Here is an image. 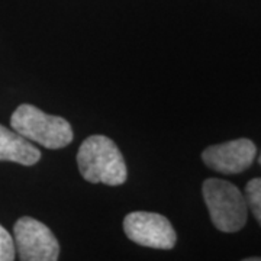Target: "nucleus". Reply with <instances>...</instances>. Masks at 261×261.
<instances>
[{
    "instance_id": "obj_5",
    "label": "nucleus",
    "mask_w": 261,
    "mask_h": 261,
    "mask_svg": "<svg viewBox=\"0 0 261 261\" xmlns=\"http://www.w3.org/2000/svg\"><path fill=\"white\" fill-rule=\"evenodd\" d=\"M123 231L132 243L157 248V250H171L177 235L166 216L155 212H132L123 219Z\"/></svg>"
},
{
    "instance_id": "obj_6",
    "label": "nucleus",
    "mask_w": 261,
    "mask_h": 261,
    "mask_svg": "<svg viewBox=\"0 0 261 261\" xmlns=\"http://www.w3.org/2000/svg\"><path fill=\"white\" fill-rule=\"evenodd\" d=\"M257 148L251 140L228 141L224 144L212 145L202 152V160L206 166L222 174L243 173L252 164Z\"/></svg>"
},
{
    "instance_id": "obj_9",
    "label": "nucleus",
    "mask_w": 261,
    "mask_h": 261,
    "mask_svg": "<svg viewBox=\"0 0 261 261\" xmlns=\"http://www.w3.org/2000/svg\"><path fill=\"white\" fill-rule=\"evenodd\" d=\"M16 255V247L15 240L2 225H0V261L15 260Z\"/></svg>"
},
{
    "instance_id": "obj_1",
    "label": "nucleus",
    "mask_w": 261,
    "mask_h": 261,
    "mask_svg": "<svg viewBox=\"0 0 261 261\" xmlns=\"http://www.w3.org/2000/svg\"><path fill=\"white\" fill-rule=\"evenodd\" d=\"M77 164L82 176L89 183L121 186L126 181V164L118 145L111 138L93 135L79 148Z\"/></svg>"
},
{
    "instance_id": "obj_10",
    "label": "nucleus",
    "mask_w": 261,
    "mask_h": 261,
    "mask_svg": "<svg viewBox=\"0 0 261 261\" xmlns=\"http://www.w3.org/2000/svg\"><path fill=\"white\" fill-rule=\"evenodd\" d=\"M260 164H261V155H260Z\"/></svg>"
},
{
    "instance_id": "obj_3",
    "label": "nucleus",
    "mask_w": 261,
    "mask_h": 261,
    "mask_svg": "<svg viewBox=\"0 0 261 261\" xmlns=\"http://www.w3.org/2000/svg\"><path fill=\"white\" fill-rule=\"evenodd\" d=\"M203 199L211 221L221 232H238L247 222L248 206L240 189L221 178H207L203 186Z\"/></svg>"
},
{
    "instance_id": "obj_7",
    "label": "nucleus",
    "mask_w": 261,
    "mask_h": 261,
    "mask_svg": "<svg viewBox=\"0 0 261 261\" xmlns=\"http://www.w3.org/2000/svg\"><path fill=\"white\" fill-rule=\"evenodd\" d=\"M41 160V151L16 130L0 125V161L34 166Z\"/></svg>"
},
{
    "instance_id": "obj_4",
    "label": "nucleus",
    "mask_w": 261,
    "mask_h": 261,
    "mask_svg": "<svg viewBox=\"0 0 261 261\" xmlns=\"http://www.w3.org/2000/svg\"><path fill=\"white\" fill-rule=\"evenodd\" d=\"M13 240L22 261H56L60 244L47 225L34 218L23 216L13 226Z\"/></svg>"
},
{
    "instance_id": "obj_2",
    "label": "nucleus",
    "mask_w": 261,
    "mask_h": 261,
    "mask_svg": "<svg viewBox=\"0 0 261 261\" xmlns=\"http://www.w3.org/2000/svg\"><path fill=\"white\" fill-rule=\"evenodd\" d=\"M10 126L31 142L48 149L67 147L73 141V128L61 116L48 115L32 105H20L10 118Z\"/></svg>"
},
{
    "instance_id": "obj_8",
    "label": "nucleus",
    "mask_w": 261,
    "mask_h": 261,
    "mask_svg": "<svg viewBox=\"0 0 261 261\" xmlns=\"http://www.w3.org/2000/svg\"><path fill=\"white\" fill-rule=\"evenodd\" d=\"M247 206L261 226V178H252L245 186Z\"/></svg>"
}]
</instances>
